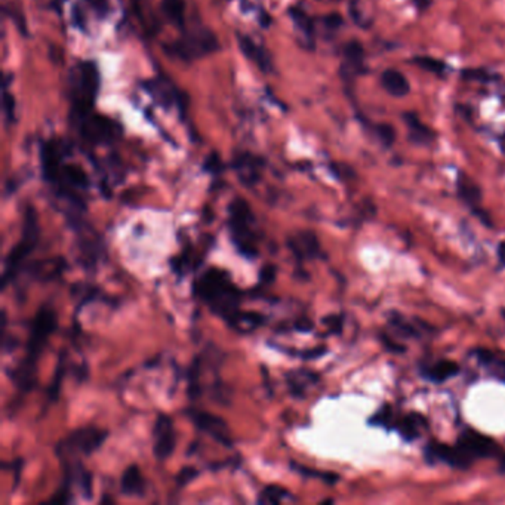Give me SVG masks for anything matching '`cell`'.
<instances>
[{"instance_id": "obj_1", "label": "cell", "mask_w": 505, "mask_h": 505, "mask_svg": "<svg viewBox=\"0 0 505 505\" xmlns=\"http://www.w3.org/2000/svg\"><path fill=\"white\" fill-rule=\"evenodd\" d=\"M195 294L205 303L213 314L224 319L230 326L240 311L242 292L227 272L208 268L195 282Z\"/></svg>"}, {"instance_id": "obj_26", "label": "cell", "mask_w": 505, "mask_h": 505, "mask_svg": "<svg viewBox=\"0 0 505 505\" xmlns=\"http://www.w3.org/2000/svg\"><path fill=\"white\" fill-rule=\"evenodd\" d=\"M264 324V316L260 313H246V311H239V314L234 317L230 324L231 328L242 332V334H248L254 329L260 328Z\"/></svg>"}, {"instance_id": "obj_42", "label": "cell", "mask_w": 505, "mask_h": 505, "mask_svg": "<svg viewBox=\"0 0 505 505\" xmlns=\"http://www.w3.org/2000/svg\"><path fill=\"white\" fill-rule=\"evenodd\" d=\"M325 24L328 28H332V30H337L339 28V26L342 24V17L339 14H329L328 17H325Z\"/></svg>"}, {"instance_id": "obj_30", "label": "cell", "mask_w": 505, "mask_h": 505, "mask_svg": "<svg viewBox=\"0 0 505 505\" xmlns=\"http://www.w3.org/2000/svg\"><path fill=\"white\" fill-rule=\"evenodd\" d=\"M287 498H291V493H289L287 489L278 486V485H270V486H265L260 492L258 502L268 504V505H276V504H282Z\"/></svg>"}, {"instance_id": "obj_39", "label": "cell", "mask_w": 505, "mask_h": 505, "mask_svg": "<svg viewBox=\"0 0 505 505\" xmlns=\"http://www.w3.org/2000/svg\"><path fill=\"white\" fill-rule=\"evenodd\" d=\"M197 476H199V470H196L195 467H184V468H182L178 472V476H177V485L179 488L186 486V485H188V483L193 479H196Z\"/></svg>"}, {"instance_id": "obj_48", "label": "cell", "mask_w": 505, "mask_h": 505, "mask_svg": "<svg viewBox=\"0 0 505 505\" xmlns=\"http://www.w3.org/2000/svg\"><path fill=\"white\" fill-rule=\"evenodd\" d=\"M498 258H499V263L502 265H505V242H501L498 246Z\"/></svg>"}, {"instance_id": "obj_28", "label": "cell", "mask_w": 505, "mask_h": 505, "mask_svg": "<svg viewBox=\"0 0 505 505\" xmlns=\"http://www.w3.org/2000/svg\"><path fill=\"white\" fill-rule=\"evenodd\" d=\"M33 265L36 267V268H31L33 277H40V278L57 277L64 270V268H66V263H64L62 258H53V260L40 261Z\"/></svg>"}, {"instance_id": "obj_43", "label": "cell", "mask_w": 505, "mask_h": 505, "mask_svg": "<svg viewBox=\"0 0 505 505\" xmlns=\"http://www.w3.org/2000/svg\"><path fill=\"white\" fill-rule=\"evenodd\" d=\"M274 274H276V267L274 265H265L263 268L261 274H260L263 283H272L274 281Z\"/></svg>"}, {"instance_id": "obj_23", "label": "cell", "mask_w": 505, "mask_h": 505, "mask_svg": "<svg viewBox=\"0 0 505 505\" xmlns=\"http://www.w3.org/2000/svg\"><path fill=\"white\" fill-rule=\"evenodd\" d=\"M403 117H405V122H406L407 127H409L411 141H414L416 144H428L433 141L434 139L433 131L428 126H425L420 119H418L415 113H406Z\"/></svg>"}, {"instance_id": "obj_11", "label": "cell", "mask_w": 505, "mask_h": 505, "mask_svg": "<svg viewBox=\"0 0 505 505\" xmlns=\"http://www.w3.org/2000/svg\"><path fill=\"white\" fill-rule=\"evenodd\" d=\"M457 445L472 459L497 457L499 454V448L495 440L476 432V429H466L461 433Z\"/></svg>"}, {"instance_id": "obj_29", "label": "cell", "mask_w": 505, "mask_h": 505, "mask_svg": "<svg viewBox=\"0 0 505 505\" xmlns=\"http://www.w3.org/2000/svg\"><path fill=\"white\" fill-rule=\"evenodd\" d=\"M350 14L359 27H369L372 23V8L364 0H353L350 5Z\"/></svg>"}, {"instance_id": "obj_16", "label": "cell", "mask_w": 505, "mask_h": 505, "mask_svg": "<svg viewBox=\"0 0 505 505\" xmlns=\"http://www.w3.org/2000/svg\"><path fill=\"white\" fill-rule=\"evenodd\" d=\"M121 492L125 497L143 498L145 495V480L138 466H129L121 477Z\"/></svg>"}, {"instance_id": "obj_40", "label": "cell", "mask_w": 505, "mask_h": 505, "mask_svg": "<svg viewBox=\"0 0 505 505\" xmlns=\"http://www.w3.org/2000/svg\"><path fill=\"white\" fill-rule=\"evenodd\" d=\"M3 109H5L6 119L9 122H12L15 119V101H14V96L10 95L8 91L3 92Z\"/></svg>"}, {"instance_id": "obj_27", "label": "cell", "mask_w": 505, "mask_h": 505, "mask_svg": "<svg viewBox=\"0 0 505 505\" xmlns=\"http://www.w3.org/2000/svg\"><path fill=\"white\" fill-rule=\"evenodd\" d=\"M344 55H346V66L347 70L344 69V71H350L351 74L354 71H359L362 69L363 64V55H364V49L362 46V43H359L357 40H351L348 42L346 48H344Z\"/></svg>"}, {"instance_id": "obj_35", "label": "cell", "mask_w": 505, "mask_h": 505, "mask_svg": "<svg viewBox=\"0 0 505 505\" xmlns=\"http://www.w3.org/2000/svg\"><path fill=\"white\" fill-rule=\"evenodd\" d=\"M291 15L295 21V24L303 30V33H305L308 37L313 36V30H314L313 23H311L310 17L304 12V10H301L299 8H294V9H291Z\"/></svg>"}, {"instance_id": "obj_32", "label": "cell", "mask_w": 505, "mask_h": 505, "mask_svg": "<svg viewBox=\"0 0 505 505\" xmlns=\"http://www.w3.org/2000/svg\"><path fill=\"white\" fill-rule=\"evenodd\" d=\"M389 321L400 335H403L406 338L420 337V332H418L416 328L412 326L400 313H396V311H393V313H390V316H389Z\"/></svg>"}, {"instance_id": "obj_3", "label": "cell", "mask_w": 505, "mask_h": 505, "mask_svg": "<svg viewBox=\"0 0 505 505\" xmlns=\"http://www.w3.org/2000/svg\"><path fill=\"white\" fill-rule=\"evenodd\" d=\"M227 227L230 238L240 255L246 258H254L260 254L258 243H260V231L256 227L255 215L249 203L242 197H236L229 205V221Z\"/></svg>"}, {"instance_id": "obj_20", "label": "cell", "mask_w": 505, "mask_h": 505, "mask_svg": "<svg viewBox=\"0 0 505 505\" xmlns=\"http://www.w3.org/2000/svg\"><path fill=\"white\" fill-rule=\"evenodd\" d=\"M458 372H459L458 363H455L452 360H438L433 364H429V366H427L423 371L424 377L427 380L437 382V384L454 378L455 375H458Z\"/></svg>"}, {"instance_id": "obj_37", "label": "cell", "mask_w": 505, "mask_h": 505, "mask_svg": "<svg viewBox=\"0 0 505 505\" xmlns=\"http://www.w3.org/2000/svg\"><path fill=\"white\" fill-rule=\"evenodd\" d=\"M375 131H377V135H378V138L381 139V143L384 145L390 147L396 141V131H394V127L391 125L381 123V125L377 126Z\"/></svg>"}, {"instance_id": "obj_9", "label": "cell", "mask_w": 505, "mask_h": 505, "mask_svg": "<svg viewBox=\"0 0 505 505\" xmlns=\"http://www.w3.org/2000/svg\"><path fill=\"white\" fill-rule=\"evenodd\" d=\"M177 446L174 421L166 414H159L153 427V454L159 461L168 459Z\"/></svg>"}, {"instance_id": "obj_4", "label": "cell", "mask_w": 505, "mask_h": 505, "mask_svg": "<svg viewBox=\"0 0 505 505\" xmlns=\"http://www.w3.org/2000/svg\"><path fill=\"white\" fill-rule=\"evenodd\" d=\"M39 236H40V229H39L37 212L33 206H27L24 212L21 238L5 258L2 289H5L9 283H12L15 281V277L21 273V270H23L26 258L36 249V246L39 243Z\"/></svg>"}, {"instance_id": "obj_24", "label": "cell", "mask_w": 505, "mask_h": 505, "mask_svg": "<svg viewBox=\"0 0 505 505\" xmlns=\"http://www.w3.org/2000/svg\"><path fill=\"white\" fill-rule=\"evenodd\" d=\"M476 356L481 364H485L490 369L493 377L505 382V356H498L489 350H477Z\"/></svg>"}, {"instance_id": "obj_5", "label": "cell", "mask_w": 505, "mask_h": 505, "mask_svg": "<svg viewBox=\"0 0 505 505\" xmlns=\"http://www.w3.org/2000/svg\"><path fill=\"white\" fill-rule=\"evenodd\" d=\"M100 88V74L92 62H80L71 74V107L74 119L79 121L94 109Z\"/></svg>"}, {"instance_id": "obj_34", "label": "cell", "mask_w": 505, "mask_h": 505, "mask_svg": "<svg viewBox=\"0 0 505 505\" xmlns=\"http://www.w3.org/2000/svg\"><path fill=\"white\" fill-rule=\"evenodd\" d=\"M414 62L416 64V66H420L423 70H425L428 73H433V74H442L446 69L445 62H442L437 58H433V57H416V58H414Z\"/></svg>"}, {"instance_id": "obj_17", "label": "cell", "mask_w": 505, "mask_h": 505, "mask_svg": "<svg viewBox=\"0 0 505 505\" xmlns=\"http://www.w3.org/2000/svg\"><path fill=\"white\" fill-rule=\"evenodd\" d=\"M61 153L57 144L46 143L42 148V168L43 175L51 184L57 181L60 169H61Z\"/></svg>"}, {"instance_id": "obj_8", "label": "cell", "mask_w": 505, "mask_h": 505, "mask_svg": "<svg viewBox=\"0 0 505 505\" xmlns=\"http://www.w3.org/2000/svg\"><path fill=\"white\" fill-rule=\"evenodd\" d=\"M80 134L91 144H105L119 135V125L113 119L91 112L78 121Z\"/></svg>"}, {"instance_id": "obj_19", "label": "cell", "mask_w": 505, "mask_h": 505, "mask_svg": "<svg viewBox=\"0 0 505 505\" xmlns=\"http://www.w3.org/2000/svg\"><path fill=\"white\" fill-rule=\"evenodd\" d=\"M381 83L387 92L393 96H399V98L407 95L411 91V85L405 78V74L394 69H389L382 73Z\"/></svg>"}, {"instance_id": "obj_12", "label": "cell", "mask_w": 505, "mask_h": 505, "mask_svg": "<svg viewBox=\"0 0 505 505\" xmlns=\"http://www.w3.org/2000/svg\"><path fill=\"white\" fill-rule=\"evenodd\" d=\"M425 455H427V458H432L433 461H443V463L449 464L450 467L459 468V470L470 468L472 461H475L472 458H470L458 445L454 448V446H449L446 443H440V442H429L425 449Z\"/></svg>"}, {"instance_id": "obj_33", "label": "cell", "mask_w": 505, "mask_h": 505, "mask_svg": "<svg viewBox=\"0 0 505 505\" xmlns=\"http://www.w3.org/2000/svg\"><path fill=\"white\" fill-rule=\"evenodd\" d=\"M200 391V360L195 359L188 371V397L191 400H196Z\"/></svg>"}, {"instance_id": "obj_41", "label": "cell", "mask_w": 505, "mask_h": 505, "mask_svg": "<svg viewBox=\"0 0 505 505\" xmlns=\"http://www.w3.org/2000/svg\"><path fill=\"white\" fill-rule=\"evenodd\" d=\"M88 3L95 9V12L101 15L109 12V0H88Z\"/></svg>"}, {"instance_id": "obj_7", "label": "cell", "mask_w": 505, "mask_h": 505, "mask_svg": "<svg viewBox=\"0 0 505 505\" xmlns=\"http://www.w3.org/2000/svg\"><path fill=\"white\" fill-rule=\"evenodd\" d=\"M217 49H218V39L215 37L212 31L206 28L190 31V33L184 35L174 43H169V45L165 46V52L182 61L200 60Z\"/></svg>"}, {"instance_id": "obj_18", "label": "cell", "mask_w": 505, "mask_h": 505, "mask_svg": "<svg viewBox=\"0 0 505 505\" xmlns=\"http://www.w3.org/2000/svg\"><path fill=\"white\" fill-rule=\"evenodd\" d=\"M317 381L319 375L308 369H296L286 373L287 387L295 397H303L307 389H310L311 385H314Z\"/></svg>"}, {"instance_id": "obj_50", "label": "cell", "mask_w": 505, "mask_h": 505, "mask_svg": "<svg viewBox=\"0 0 505 505\" xmlns=\"http://www.w3.org/2000/svg\"><path fill=\"white\" fill-rule=\"evenodd\" d=\"M504 152H505V148H504Z\"/></svg>"}, {"instance_id": "obj_47", "label": "cell", "mask_w": 505, "mask_h": 505, "mask_svg": "<svg viewBox=\"0 0 505 505\" xmlns=\"http://www.w3.org/2000/svg\"><path fill=\"white\" fill-rule=\"evenodd\" d=\"M311 328H313V324H311V320H308L305 317L299 319L295 324V329L303 330V332H308V330H311Z\"/></svg>"}, {"instance_id": "obj_36", "label": "cell", "mask_w": 505, "mask_h": 505, "mask_svg": "<svg viewBox=\"0 0 505 505\" xmlns=\"http://www.w3.org/2000/svg\"><path fill=\"white\" fill-rule=\"evenodd\" d=\"M64 366H66V362H64V354H62L61 360L58 362L55 377H53V381H52L49 390H48V397H49V400H52V402H55L58 394H60V387H61V382H62V378H64Z\"/></svg>"}, {"instance_id": "obj_46", "label": "cell", "mask_w": 505, "mask_h": 505, "mask_svg": "<svg viewBox=\"0 0 505 505\" xmlns=\"http://www.w3.org/2000/svg\"><path fill=\"white\" fill-rule=\"evenodd\" d=\"M381 339H382V342H384V346H385L387 348H389L390 351H393V353H403V351H405V347H403V346H399V344L391 342L389 337L381 335Z\"/></svg>"}, {"instance_id": "obj_14", "label": "cell", "mask_w": 505, "mask_h": 505, "mask_svg": "<svg viewBox=\"0 0 505 505\" xmlns=\"http://www.w3.org/2000/svg\"><path fill=\"white\" fill-rule=\"evenodd\" d=\"M236 174L246 187L255 186L261 179L263 172V160L251 153H242L236 156L233 162Z\"/></svg>"}, {"instance_id": "obj_49", "label": "cell", "mask_w": 505, "mask_h": 505, "mask_svg": "<svg viewBox=\"0 0 505 505\" xmlns=\"http://www.w3.org/2000/svg\"><path fill=\"white\" fill-rule=\"evenodd\" d=\"M415 2H416L418 5H420L421 8H425V6H428V3H429V0H415Z\"/></svg>"}, {"instance_id": "obj_15", "label": "cell", "mask_w": 505, "mask_h": 505, "mask_svg": "<svg viewBox=\"0 0 505 505\" xmlns=\"http://www.w3.org/2000/svg\"><path fill=\"white\" fill-rule=\"evenodd\" d=\"M238 42L240 51L245 53V57L251 60L254 64H256L258 69L263 70L264 73H272L273 71V61L270 53H268L261 45L248 35H238Z\"/></svg>"}, {"instance_id": "obj_10", "label": "cell", "mask_w": 505, "mask_h": 505, "mask_svg": "<svg viewBox=\"0 0 505 505\" xmlns=\"http://www.w3.org/2000/svg\"><path fill=\"white\" fill-rule=\"evenodd\" d=\"M188 416L191 418V421L196 424V427L199 429H202L203 433H206L208 436H211L213 440H217L218 443H221L222 446H233V438H231V432L221 416L206 412V411H197V409H190Z\"/></svg>"}, {"instance_id": "obj_13", "label": "cell", "mask_w": 505, "mask_h": 505, "mask_svg": "<svg viewBox=\"0 0 505 505\" xmlns=\"http://www.w3.org/2000/svg\"><path fill=\"white\" fill-rule=\"evenodd\" d=\"M287 248L299 261L314 260L321 254L320 242L313 231H298L287 238Z\"/></svg>"}, {"instance_id": "obj_31", "label": "cell", "mask_w": 505, "mask_h": 505, "mask_svg": "<svg viewBox=\"0 0 505 505\" xmlns=\"http://www.w3.org/2000/svg\"><path fill=\"white\" fill-rule=\"evenodd\" d=\"M163 10L170 23L177 27L184 26V3L182 0H163Z\"/></svg>"}, {"instance_id": "obj_6", "label": "cell", "mask_w": 505, "mask_h": 505, "mask_svg": "<svg viewBox=\"0 0 505 505\" xmlns=\"http://www.w3.org/2000/svg\"><path fill=\"white\" fill-rule=\"evenodd\" d=\"M109 437V433L98 427H82L74 429L57 445V454L61 461L76 458L78 455L88 457L98 450Z\"/></svg>"}, {"instance_id": "obj_44", "label": "cell", "mask_w": 505, "mask_h": 505, "mask_svg": "<svg viewBox=\"0 0 505 505\" xmlns=\"http://www.w3.org/2000/svg\"><path fill=\"white\" fill-rule=\"evenodd\" d=\"M324 321H325V324L330 328V330H332V332H339V330H341V326H342V317H339V316H329V317H326Z\"/></svg>"}, {"instance_id": "obj_45", "label": "cell", "mask_w": 505, "mask_h": 505, "mask_svg": "<svg viewBox=\"0 0 505 505\" xmlns=\"http://www.w3.org/2000/svg\"><path fill=\"white\" fill-rule=\"evenodd\" d=\"M206 169L212 170L213 174H217V172L221 170V162L217 154H211V157L206 160V165H205Z\"/></svg>"}, {"instance_id": "obj_21", "label": "cell", "mask_w": 505, "mask_h": 505, "mask_svg": "<svg viewBox=\"0 0 505 505\" xmlns=\"http://www.w3.org/2000/svg\"><path fill=\"white\" fill-rule=\"evenodd\" d=\"M396 427L406 440H415L420 437L423 429H425L428 427V424H427L425 416H423L421 414L412 412L409 415H405L403 418H400Z\"/></svg>"}, {"instance_id": "obj_25", "label": "cell", "mask_w": 505, "mask_h": 505, "mask_svg": "<svg viewBox=\"0 0 505 505\" xmlns=\"http://www.w3.org/2000/svg\"><path fill=\"white\" fill-rule=\"evenodd\" d=\"M145 88L163 104H179V91L165 80H152L148 85H145Z\"/></svg>"}, {"instance_id": "obj_22", "label": "cell", "mask_w": 505, "mask_h": 505, "mask_svg": "<svg viewBox=\"0 0 505 505\" xmlns=\"http://www.w3.org/2000/svg\"><path fill=\"white\" fill-rule=\"evenodd\" d=\"M457 187H458V196L463 199L471 209L479 208L483 193L477 182L472 181L470 177L459 175Z\"/></svg>"}, {"instance_id": "obj_2", "label": "cell", "mask_w": 505, "mask_h": 505, "mask_svg": "<svg viewBox=\"0 0 505 505\" xmlns=\"http://www.w3.org/2000/svg\"><path fill=\"white\" fill-rule=\"evenodd\" d=\"M57 313L51 305H42L35 314L30 328V335L26 347V357L19 366L10 373L15 385L21 391H30L36 385V371L40 354L45 350L51 335L57 329Z\"/></svg>"}, {"instance_id": "obj_38", "label": "cell", "mask_w": 505, "mask_h": 505, "mask_svg": "<svg viewBox=\"0 0 505 505\" xmlns=\"http://www.w3.org/2000/svg\"><path fill=\"white\" fill-rule=\"evenodd\" d=\"M391 421H393V411L389 405L384 406L382 409H380L378 414L372 418V424H375V425L389 427L391 424Z\"/></svg>"}]
</instances>
